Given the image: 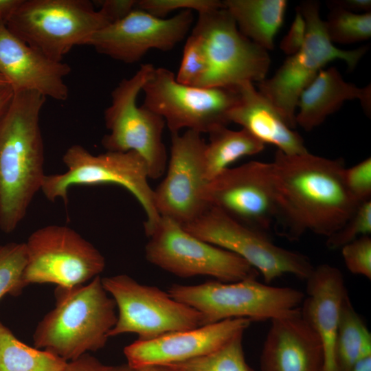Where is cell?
<instances>
[{"instance_id": "41", "label": "cell", "mask_w": 371, "mask_h": 371, "mask_svg": "<svg viewBox=\"0 0 371 371\" xmlns=\"http://www.w3.org/2000/svg\"><path fill=\"white\" fill-rule=\"evenodd\" d=\"M13 95L10 87L0 88V113L5 109Z\"/></svg>"}, {"instance_id": "22", "label": "cell", "mask_w": 371, "mask_h": 371, "mask_svg": "<svg viewBox=\"0 0 371 371\" xmlns=\"http://www.w3.org/2000/svg\"><path fill=\"white\" fill-rule=\"evenodd\" d=\"M238 101L229 114L234 122L247 131L262 144L276 146L286 155L307 152L302 137L291 128L278 110L256 87L246 82L237 89Z\"/></svg>"}, {"instance_id": "33", "label": "cell", "mask_w": 371, "mask_h": 371, "mask_svg": "<svg viewBox=\"0 0 371 371\" xmlns=\"http://www.w3.org/2000/svg\"><path fill=\"white\" fill-rule=\"evenodd\" d=\"M224 7L223 1L217 0H139L135 8L160 19L177 10H196L199 14Z\"/></svg>"}, {"instance_id": "8", "label": "cell", "mask_w": 371, "mask_h": 371, "mask_svg": "<svg viewBox=\"0 0 371 371\" xmlns=\"http://www.w3.org/2000/svg\"><path fill=\"white\" fill-rule=\"evenodd\" d=\"M155 67L141 65L129 78L122 80L111 93V103L104 111L109 133L101 143L106 151L138 153L146 161L148 177L160 178L166 172L168 155L162 135L166 122L159 115L137 105V98Z\"/></svg>"}, {"instance_id": "44", "label": "cell", "mask_w": 371, "mask_h": 371, "mask_svg": "<svg viewBox=\"0 0 371 371\" xmlns=\"http://www.w3.org/2000/svg\"><path fill=\"white\" fill-rule=\"evenodd\" d=\"M10 87L8 82L0 74V88Z\"/></svg>"}, {"instance_id": "20", "label": "cell", "mask_w": 371, "mask_h": 371, "mask_svg": "<svg viewBox=\"0 0 371 371\" xmlns=\"http://www.w3.org/2000/svg\"><path fill=\"white\" fill-rule=\"evenodd\" d=\"M271 322L260 358L261 371L325 370L322 341L300 312Z\"/></svg>"}, {"instance_id": "13", "label": "cell", "mask_w": 371, "mask_h": 371, "mask_svg": "<svg viewBox=\"0 0 371 371\" xmlns=\"http://www.w3.org/2000/svg\"><path fill=\"white\" fill-rule=\"evenodd\" d=\"M25 243L23 287L53 283L71 288L100 276L105 267L101 253L73 229L52 225L30 234Z\"/></svg>"}, {"instance_id": "25", "label": "cell", "mask_w": 371, "mask_h": 371, "mask_svg": "<svg viewBox=\"0 0 371 371\" xmlns=\"http://www.w3.org/2000/svg\"><path fill=\"white\" fill-rule=\"evenodd\" d=\"M371 357V333L355 311L348 293L344 299L334 347L335 371H351Z\"/></svg>"}, {"instance_id": "39", "label": "cell", "mask_w": 371, "mask_h": 371, "mask_svg": "<svg viewBox=\"0 0 371 371\" xmlns=\"http://www.w3.org/2000/svg\"><path fill=\"white\" fill-rule=\"evenodd\" d=\"M328 4L329 7H339L355 13H368L371 10L370 0H333Z\"/></svg>"}, {"instance_id": "21", "label": "cell", "mask_w": 371, "mask_h": 371, "mask_svg": "<svg viewBox=\"0 0 371 371\" xmlns=\"http://www.w3.org/2000/svg\"><path fill=\"white\" fill-rule=\"evenodd\" d=\"M302 317L319 337L325 355V370L335 371L334 347L343 301L348 294L341 271L330 265L314 267L305 280Z\"/></svg>"}, {"instance_id": "7", "label": "cell", "mask_w": 371, "mask_h": 371, "mask_svg": "<svg viewBox=\"0 0 371 371\" xmlns=\"http://www.w3.org/2000/svg\"><path fill=\"white\" fill-rule=\"evenodd\" d=\"M109 24L87 0H22L5 21L16 36L56 62Z\"/></svg>"}, {"instance_id": "26", "label": "cell", "mask_w": 371, "mask_h": 371, "mask_svg": "<svg viewBox=\"0 0 371 371\" xmlns=\"http://www.w3.org/2000/svg\"><path fill=\"white\" fill-rule=\"evenodd\" d=\"M203 155L205 177L207 181L229 168L240 158L260 153L265 144L247 131H234L221 126L210 133Z\"/></svg>"}, {"instance_id": "32", "label": "cell", "mask_w": 371, "mask_h": 371, "mask_svg": "<svg viewBox=\"0 0 371 371\" xmlns=\"http://www.w3.org/2000/svg\"><path fill=\"white\" fill-rule=\"evenodd\" d=\"M371 234V200L361 203L352 215L337 232L326 238L330 249H341L344 245Z\"/></svg>"}, {"instance_id": "12", "label": "cell", "mask_w": 371, "mask_h": 371, "mask_svg": "<svg viewBox=\"0 0 371 371\" xmlns=\"http://www.w3.org/2000/svg\"><path fill=\"white\" fill-rule=\"evenodd\" d=\"M101 282L118 309L109 337L133 333L139 340H149L203 326L199 312L156 286L139 284L126 274L102 278Z\"/></svg>"}, {"instance_id": "10", "label": "cell", "mask_w": 371, "mask_h": 371, "mask_svg": "<svg viewBox=\"0 0 371 371\" xmlns=\"http://www.w3.org/2000/svg\"><path fill=\"white\" fill-rule=\"evenodd\" d=\"M142 91V106L161 116L171 134L183 128L210 133L227 126L229 114L239 98L237 89L179 83L174 73L164 67L155 68Z\"/></svg>"}, {"instance_id": "24", "label": "cell", "mask_w": 371, "mask_h": 371, "mask_svg": "<svg viewBox=\"0 0 371 371\" xmlns=\"http://www.w3.org/2000/svg\"><path fill=\"white\" fill-rule=\"evenodd\" d=\"M222 1L244 36L267 51L273 49L274 38L284 21L288 4L286 1Z\"/></svg>"}, {"instance_id": "16", "label": "cell", "mask_w": 371, "mask_h": 371, "mask_svg": "<svg viewBox=\"0 0 371 371\" xmlns=\"http://www.w3.org/2000/svg\"><path fill=\"white\" fill-rule=\"evenodd\" d=\"M206 142L192 131L171 134V148L164 179L154 190L156 210L160 216L185 226L207 208L203 198L207 182L203 155Z\"/></svg>"}, {"instance_id": "42", "label": "cell", "mask_w": 371, "mask_h": 371, "mask_svg": "<svg viewBox=\"0 0 371 371\" xmlns=\"http://www.w3.org/2000/svg\"><path fill=\"white\" fill-rule=\"evenodd\" d=\"M133 371H178L168 366H146L133 369Z\"/></svg>"}, {"instance_id": "3", "label": "cell", "mask_w": 371, "mask_h": 371, "mask_svg": "<svg viewBox=\"0 0 371 371\" xmlns=\"http://www.w3.org/2000/svg\"><path fill=\"white\" fill-rule=\"evenodd\" d=\"M54 294V308L35 329V348H44L67 362L102 348L117 316L116 304L108 296L100 276L88 284L56 286Z\"/></svg>"}, {"instance_id": "6", "label": "cell", "mask_w": 371, "mask_h": 371, "mask_svg": "<svg viewBox=\"0 0 371 371\" xmlns=\"http://www.w3.org/2000/svg\"><path fill=\"white\" fill-rule=\"evenodd\" d=\"M297 8L306 22L303 45L298 52L289 56L273 76L259 82L258 89L293 129L297 126L295 115L299 98L319 71L335 60L344 61L352 71L368 49L365 46L352 50L336 47L327 35L318 1H302Z\"/></svg>"}, {"instance_id": "4", "label": "cell", "mask_w": 371, "mask_h": 371, "mask_svg": "<svg viewBox=\"0 0 371 371\" xmlns=\"http://www.w3.org/2000/svg\"><path fill=\"white\" fill-rule=\"evenodd\" d=\"M168 293L199 312L203 326L232 318L253 322L293 315L300 312L305 296L298 289L271 286L256 279L234 282L213 280L195 285L173 284Z\"/></svg>"}, {"instance_id": "19", "label": "cell", "mask_w": 371, "mask_h": 371, "mask_svg": "<svg viewBox=\"0 0 371 371\" xmlns=\"http://www.w3.org/2000/svg\"><path fill=\"white\" fill-rule=\"evenodd\" d=\"M70 66L52 60L12 33L0 20V74L13 91H32L58 101L68 98L64 78Z\"/></svg>"}, {"instance_id": "28", "label": "cell", "mask_w": 371, "mask_h": 371, "mask_svg": "<svg viewBox=\"0 0 371 371\" xmlns=\"http://www.w3.org/2000/svg\"><path fill=\"white\" fill-rule=\"evenodd\" d=\"M243 336L236 335L207 355L165 366L178 371H255L245 360Z\"/></svg>"}, {"instance_id": "38", "label": "cell", "mask_w": 371, "mask_h": 371, "mask_svg": "<svg viewBox=\"0 0 371 371\" xmlns=\"http://www.w3.org/2000/svg\"><path fill=\"white\" fill-rule=\"evenodd\" d=\"M100 10L109 23L118 21L126 17L135 8V0H104L100 1Z\"/></svg>"}, {"instance_id": "29", "label": "cell", "mask_w": 371, "mask_h": 371, "mask_svg": "<svg viewBox=\"0 0 371 371\" xmlns=\"http://www.w3.org/2000/svg\"><path fill=\"white\" fill-rule=\"evenodd\" d=\"M324 21L326 31L334 44H351L371 36V13H355L341 8L330 6Z\"/></svg>"}, {"instance_id": "36", "label": "cell", "mask_w": 371, "mask_h": 371, "mask_svg": "<svg viewBox=\"0 0 371 371\" xmlns=\"http://www.w3.org/2000/svg\"><path fill=\"white\" fill-rule=\"evenodd\" d=\"M295 10V18L280 44L281 50L288 56H291L299 51L303 45L306 34L305 20L299 8L297 7Z\"/></svg>"}, {"instance_id": "30", "label": "cell", "mask_w": 371, "mask_h": 371, "mask_svg": "<svg viewBox=\"0 0 371 371\" xmlns=\"http://www.w3.org/2000/svg\"><path fill=\"white\" fill-rule=\"evenodd\" d=\"M26 262L25 243L0 245V299L6 294L17 296L21 293Z\"/></svg>"}, {"instance_id": "40", "label": "cell", "mask_w": 371, "mask_h": 371, "mask_svg": "<svg viewBox=\"0 0 371 371\" xmlns=\"http://www.w3.org/2000/svg\"><path fill=\"white\" fill-rule=\"evenodd\" d=\"M22 0H0V20L5 22Z\"/></svg>"}, {"instance_id": "15", "label": "cell", "mask_w": 371, "mask_h": 371, "mask_svg": "<svg viewBox=\"0 0 371 371\" xmlns=\"http://www.w3.org/2000/svg\"><path fill=\"white\" fill-rule=\"evenodd\" d=\"M203 198L208 207L267 235L276 227L271 162L228 168L207 182Z\"/></svg>"}, {"instance_id": "31", "label": "cell", "mask_w": 371, "mask_h": 371, "mask_svg": "<svg viewBox=\"0 0 371 371\" xmlns=\"http://www.w3.org/2000/svg\"><path fill=\"white\" fill-rule=\"evenodd\" d=\"M207 71L208 63L203 47L199 39L190 34L184 45L176 80L186 85L199 87Z\"/></svg>"}, {"instance_id": "5", "label": "cell", "mask_w": 371, "mask_h": 371, "mask_svg": "<svg viewBox=\"0 0 371 371\" xmlns=\"http://www.w3.org/2000/svg\"><path fill=\"white\" fill-rule=\"evenodd\" d=\"M67 170L45 176L41 190L50 201L57 199L68 203V190L75 186L114 184L130 192L146 214L144 231L148 236L160 218L154 200V190L148 183L145 160L137 153L106 151L94 155L82 146L74 144L63 156Z\"/></svg>"}, {"instance_id": "27", "label": "cell", "mask_w": 371, "mask_h": 371, "mask_svg": "<svg viewBox=\"0 0 371 371\" xmlns=\"http://www.w3.org/2000/svg\"><path fill=\"white\" fill-rule=\"evenodd\" d=\"M67 361L19 340L0 322V371H64Z\"/></svg>"}, {"instance_id": "17", "label": "cell", "mask_w": 371, "mask_h": 371, "mask_svg": "<svg viewBox=\"0 0 371 371\" xmlns=\"http://www.w3.org/2000/svg\"><path fill=\"white\" fill-rule=\"evenodd\" d=\"M192 10L169 19L155 17L135 8L124 19L95 32L86 45L115 60L132 64L152 49L169 51L182 41L193 23Z\"/></svg>"}, {"instance_id": "2", "label": "cell", "mask_w": 371, "mask_h": 371, "mask_svg": "<svg viewBox=\"0 0 371 371\" xmlns=\"http://www.w3.org/2000/svg\"><path fill=\"white\" fill-rule=\"evenodd\" d=\"M45 99L36 91H13L0 113V229L6 234L25 218L45 176L39 125Z\"/></svg>"}, {"instance_id": "43", "label": "cell", "mask_w": 371, "mask_h": 371, "mask_svg": "<svg viewBox=\"0 0 371 371\" xmlns=\"http://www.w3.org/2000/svg\"><path fill=\"white\" fill-rule=\"evenodd\" d=\"M351 371H371V357L358 363Z\"/></svg>"}, {"instance_id": "14", "label": "cell", "mask_w": 371, "mask_h": 371, "mask_svg": "<svg viewBox=\"0 0 371 371\" xmlns=\"http://www.w3.org/2000/svg\"><path fill=\"white\" fill-rule=\"evenodd\" d=\"M182 227L201 240L242 258L262 276L266 284L284 274L306 280L314 268L305 255L276 245L269 235L213 207H208L199 218Z\"/></svg>"}, {"instance_id": "37", "label": "cell", "mask_w": 371, "mask_h": 371, "mask_svg": "<svg viewBox=\"0 0 371 371\" xmlns=\"http://www.w3.org/2000/svg\"><path fill=\"white\" fill-rule=\"evenodd\" d=\"M64 371H133L127 363L107 366L95 357L85 353L78 359L68 361Z\"/></svg>"}, {"instance_id": "9", "label": "cell", "mask_w": 371, "mask_h": 371, "mask_svg": "<svg viewBox=\"0 0 371 371\" xmlns=\"http://www.w3.org/2000/svg\"><path fill=\"white\" fill-rule=\"evenodd\" d=\"M191 34L201 42L208 63L199 87L236 89L244 82L266 78L271 64L268 51L240 32L225 6L199 14Z\"/></svg>"}, {"instance_id": "18", "label": "cell", "mask_w": 371, "mask_h": 371, "mask_svg": "<svg viewBox=\"0 0 371 371\" xmlns=\"http://www.w3.org/2000/svg\"><path fill=\"white\" fill-rule=\"evenodd\" d=\"M251 321L232 318L193 329L167 333L149 340H136L124 349L133 369L165 366L207 355L244 332Z\"/></svg>"}, {"instance_id": "34", "label": "cell", "mask_w": 371, "mask_h": 371, "mask_svg": "<svg viewBox=\"0 0 371 371\" xmlns=\"http://www.w3.org/2000/svg\"><path fill=\"white\" fill-rule=\"evenodd\" d=\"M348 271L371 280V238L361 236L341 248Z\"/></svg>"}, {"instance_id": "23", "label": "cell", "mask_w": 371, "mask_h": 371, "mask_svg": "<svg viewBox=\"0 0 371 371\" xmlns=\"http://www.w3.org/2000/svg\"><path fill=\"white\" fill-rule=\"evenodd\" d=\"M355 99L359 100L365 111L370 113V85L361 88L346 82L336 67L322 69L299 98L296 125L311 131L346 101Z\"/></svg>"}, {"instance_id": "35", "label": "cell", "mask_w": 371, "mask_h": 371, "mask_svg": "<svg viewBox=\"0 0 371 371\" xmlns=\"http://www.w3.org/2000/svg\"><path fill=\"white\" fill-rule=\"evenodd\" d=\"M346 187L353 199L361 204L371 199V158L367 157L344 172Z\"/></svg>"}, {"instance_id": "11", "label": "cell", "mask_w": 371, "mask_h": 371, "mask_svg": "<svg viewBox=\"0 0 371 371\" xmlns=\"http://www.w3.org/2000/svg\"><path fill=\"white\" fill-rule=\"evenodd\" d=\"M145 256L175 276L212 277L223 282L257 279L258 271L236 254L205 242L176 222L160 216L148 236Z\"/></svg>"}, {"instance_id": "1", "label": "cell", "mask_w": 371, "mask_h": 371, "mask_svg": "<svg viewBox=\"0 0 371 371\" xmlns=\"http://www.w3.org/2000/svg\"><path fill=\"white\" fill-rule=\"evenodd\" d=\"M271 166L276 228L290 240H298L307 232L329 237L360 205L346 187L341 159L308 151L286 155L277 150Z\"/></svg>"}]
</instances>
